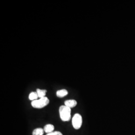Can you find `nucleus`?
<instances>
[{
  "label": "nucleus",
  "instance_id": "nucleus-1",
  "mask_svg": "<svg viewBox=\"0 0 135 135\" xmlns=\"http://www.w3.org/2000/svg\"><path fill=\"white\" fill-rule=\"evenodd\" d=\"M59 114L61 119L64 122L69 121L71 117V109L69 107L61 106L59 108Z\"/></svg>",
  "mask_w": 135,
  "mask_h": 135
},
{
  "label": "nucleus",
  "instance_id": "nucleus-2",
  "mask_svg": "<svg viewBox=\"0 0 135 135\" xmlns=\"http://www.w3.org/2000/svg\"><path fill=\"white\" fill-rule=\"evenodd\" d=\"M50 102L49 99L45 97L33 101L31 103L32 106L36 109H42L47 106Z\"/></svg>",
  "mask_w": 135,
  "mask_h": 135
},
{
  "label": "nucleus",
  "instance_id": "nucleus-3",
  "mask_svg": "<svg viewBox=\"0 0 135 135\" xmlns=\"http://www.w3.org/2000/svg\"><path fill=\"white\" fill-rule=\"evenodd\" d=\"M83 123V119L81 115L79 114H76L72 119V125L74 129L78 130L81 127Z\"/></svg>",
  "mask_w": 135,
  "mask_h": 135
},
{
  "label": "nucleus",
  "instance_id": "nucleus-4",
  "mask_svg": "<svg viewBox=\"0 0 135 135\" xmlns=\"http://www.w3.org/2000/svg\"><path fill=\"white\" fill-rule=\"evenodd\" d=\"M77 104V102L75 100H69L65 102V105L70 108H72L76 107Z\"/></svg>",
  "mask_w": 135,
  "mask_h": 135
},
{
  "label": "nucleus",
  "instance_id": "nucleus-5",
  "mask_svg": "<svg viewBox=\"0 0 135 135\" xmlns=\"http://www.w3.org/2000/svg\"><path fill=\"white\" fill-rule=\"evenodd\" d=\"M54 129H55V127H54V125H53L52 124H47L44 127V132H46V133H47V134L53 132V131L54 130Z\"/></svg>",
  "mask_w": 135,
  "mask_h": 135
},
{
  "label": "nucleus",
  "instance_id": "nucleus-6",
  "mask_svg": "<svg viewBox=\"0 0 135 135\" xmlns=\"http://www.w3.org/2000/svg\"><path fill=\"white\" fill-rule=\"evenodd\" d=\"M68 94V92L67 90L65 89H62L60 90H58L56 93V95L57 97L60 98H63L64 97L66 96Z\"/></svg>",
  "mask_w": 135,
  "mask_h": 135
},
{
  "label": "nucleus",
  "instance_id": "nucleus-7",
  "mask_svg": "<svg viewBox=\"0 0 135 135\" xmlns=\"http://www.w3.org/2000/svg\"><path fill=\"white\" fill-rule=\"evenodd\" d=\"M36 92L38 94L39 98L40 99V98L45 97L46 94L47 93V90H41V89H37Z\"/></svg>",
  "mask_w": 135,
  "mask_h": 135
},
{
  "label": "nucleus",
  "instance_id": "nucleus-8",
  "mask_svg": "<svg viewBox=\"0 0 135 135\" xmlns=\"http://www.w3.org/2000/svg\"><path fill=\"white\" fill-rule=\"evenodd\" d=\"M38 98H39V97H38V95L37 92H32L29 94V99L30 100H31L32 101L38 100Z\"/></svg>",
  "mask_w": 135,
  "mask_h": 135
},
{
  "label": "nucleus",
  "instance_id": "nucleus-9",
  "mask_svg": "<svg viewBox=\"0 0 135 135\" xmlns=\"http://www.w3.org/2000/svg\"><path fill=\"white\" fill-rule=\"evenodd\" d=\"M44 133V130L42 128H37L35 129L32 133L33 135H43Z\"/></svg>",
  "mask_w": 135,
  "mask_h": 135
},
{
  "label": "nucleus",
  "instance_id": "nucleus-10",
  "mask_svg": "<svg viewBox=\"0 0 135 135\" xmlns=\"http://www.w3.org/2000/svg\"><path fill=\"white\" fill-rule=\"evenodd\" d=\"M46 135H63L60 132H58V131H56V132H53L52 133H51L49 134H48Z\"/></svg>",
  "mask_w": 135,
  "mask_h": 135
}]
</instances>
